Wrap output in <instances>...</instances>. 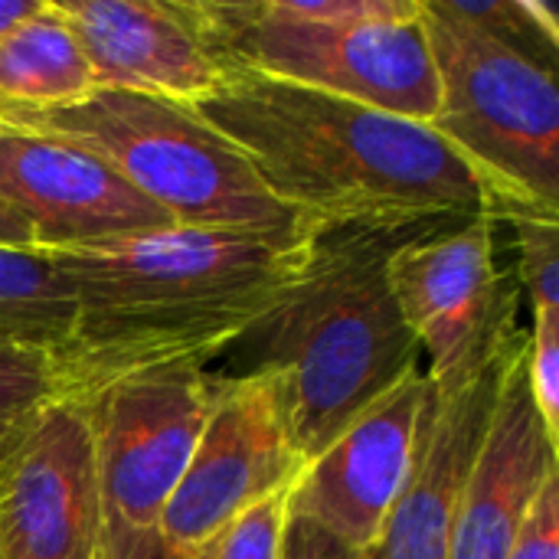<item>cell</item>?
<instances>
[{
  "mask_svg": "<svg viewBox=\"0 0 559 559\" xmlns=\"http://www.w3.org/2000/svg\"><path fill=\"white\" fill-rule=\"evenodd\" d=\"M164 559H206V554H197V557H183V554H164Z\"/></svg>",
  "mask_w": 559,
  "mask_h": 559,
  "instance_id": "cell-27",
  "label": "cell"
},
{
  "mask_svg": "<svg viewBox=\"0 0 559 559\" xmlns=\"http://www.w3.org/2000/svg\"><path fill=\"white\" fill-rule=\"evenodd\" d=\"M285 521L288 491L249 508L239 521H233L206 550V559H278Z\"/></svg>",
  "mask_w": 559,
  "mask_h": 559,
  "instance_id": "cell-22",
  "label": "cell"
},
{
  "mask_svg": "<svg viewBox=\"0 0 559 559\" xmlns=\"http://www.w3.org/2000/svg\"><path fill=\"white\" fill-rule=\"evenodd\" d=\"M69 20L95 88L193 105L219 85V69L177 3L52 0Z\"/></svg>",
  "mask_w": 559,
  "mask_h": 559,
  "instance_id": "cell-15",
  "label": "cell"
},
{
  "mask_svg": "<svg viewBox=\"0 0 559 559\" xmlns=\"http://www.w3.org/2000/svg\"><path fill=\"white\" fill-rule=\"evenodd\" d=\"M301 468L272 380L210 373L206 416L160 521L164 550L206 554L249 508L288 491Z\"/></svg>",
  "mask_w": 559,
  "mask_h": 559,
  "instance_id": "cell-9",
  "label": "cell"
},
{
  "mask_svg": "<svg viewBox=\"0 0 559 559\" xmlns=\"http://www.w3.org/2000/svg\"><path fill=\"white\" fill-rule=\"evenodd\" d=\"M308 233L167 226L43 252L72 298L69 334L52 350L59 400L82 403L128 373L223 357L292 285Z\"/></svg>",
  "mask_w": 559,
  "mask_h": 559,
  "instance_id": "cell-1",
  "label": "cell"
},
{
  "mask_svg": "<svg viewBox=\"0 0 559 559\" xmlns=\"http://www.w3.org/2000/svg\"><path fill=\"white\" fill-rule=\"evenodd\" d=\"M504 559H559V472L544 481Z\"/></svg>",
  "mask_w": 559,
  "mask_h": 559,
  "instance_id": "cell-23",
  "label": "cell"
},
{
  "mask_svg": "<svg viewBox=\"0 0 559 559\" xmlns=\"http://www.w3.org/2000/svg\"><path fill=\"white\" fill-rule=\"evenodd\" d=\"M442 216L318 223L292 285L229 344V377H265L308 465L360 413L419 370L390 288V259Z\"/></svg>",
  "mask_w": 559,
  "mask_h": 559,
  "instance_id": "cell-2",
  "label": "cell"
},
{
  "mask_svg": "<svg viewBox=\"0 0 559 559\" xmlns=\"http://www.w3.org/2000/svg\"><path fill=\"white\" fill-rule=\"evenodd\" d=\"M527 390L547 439L559 449V311L534 314L524 350Z\"/></svg>",
  "mask_w": 559,
  "mask_h": 559,
  "instance_id": "cell-21",
  "label": "cell"
},
{
  "mask_svg": "<svg viewBox=\"0 0 559 559\" xmlns=\"http://www.w3.org/2000/svg\"><path fill=\"white\" fill-rule=\"evenodd\" d=\"M69 324L72 298L49 255L0 246V337L52 354Z\"/></svg>",
  "mask_w": 559,
  "mask_h": 559,
  "instance_id": "cell-17",
  "label": "cell"
},
{
  "mask_svg": "<svg viewBox=\"0 0 559 559\" xmlns=\"http://www.w3.org/2000/svg\"><path fill=\"white\" fill-rule=\"evenodd\" d=\"M495 223H508L514 233V282L521 292H527L531 311H559V213L514 210Z\"/></svg>",
  "mask_w": 559,
  "mask_h": 559,
  "instance_id": "cell-20",
  "label": "cell"
},
{
  "mask_svg": "<svg viewBox=\"0 0 559 559\" xmlns=\"http://www.w3.org/2000/svg\"><path fill=\"white\" fill-rule=\"evenodd\" d=\"M0 246L3 249H33V233L3 203H0Z\"/></svg>",
  "mask_w": 559,
  "mask_h": 559,
  "instance_id": "cell-25",
  "label": "cell"
},
{
  "mask_svg": "<svg viewBox=\"0 0 559 559\" xmlns=\"http://www.w3.org/2000/svg\"><path fill=\"white\" fill-rule=\"evenodd\" d=\"M219 75L272 82L360 102L429 124L439 79L423 13L406 23H308L272 0H177Z\"/></svg>",
  "mask_w": 559,
  "mask_h": 559,
  "instance_id": "cell-5",
  "label": "cell"
},
{
  "mask_svg": "<svg viewBox=\"0 0 559 559\" xmlns=\"http://www.w3.org/2000/svg\"><path fill=\"white\" fill-rule=\"evenodd\" d=\"M0 203L26 223L36 252L174 226L157 203L92 151L16 128H0Z\"/></svg>",
  "mask_w": 559,
  "mask_h": 559,
  "instance_id": "cell-12",
  "label": "cell"
},
{
  "mask_svg": "<svg viewBox=\"0 0 559 559\" xmlns=\"http://www.w3.org/2000/svg\"><path fill=\"white\" fill-rule=\"evenodd\" d=\"M46 0H0V36L13 33L20 23H26Z\"/></svg>",
  "mask_w": 559,
  "mask_h": 559,
  "instance_id": "cell-26",
  "label": "cell"
},
{
  "mask_svg": "<svg viewBox=\"0 0 559 559\" xmlns=\"http://www.w3.org/2000/svg\"><path fill=\"white\" fill-rule=\"evenodd\" d=\"M436 393L432 377L419 367L380 396L301 468L288 488V514L308 518L350 550L367 554L413 472Z\"/></svg>",
  "mask_w": 559,
  "mask_h": 559,
  "instance_id": "cell-10",
  "label": "cell"
},
{
  "mask_svg": "<svg viewBox=\"0 0 559 559\" xmlns=\"http://www.w3.org/2000/svg\"><path fill=\"white\" fill-rule=\"evenodd\" d=\"M491 216H442L390 259V288L432 383L445 386L504 354L518 337L521 288L495 259Z\"/></svg>",
  "mask_w": 559,
  "mask_h": 559,
  "instance_id": "cell-8",
  "label": "cell"
},
{
  "mask_svg": "<svg viewBox=\"0 0 559 559\" xmlns=\"http://www.w3.org/2000/svg\"><path fill=\"white\" fill-rule=\"evenodd\" d=\"M521 341L524 331L504 354L468 377L445 386L436 383V409L419 442L413 472L377 544L360 554V559H449L459 501L488 432L504 370Z\"/></svg>",
  "mask_w": 559,
  "mask_h": 559,
  "instance_id": "cell-13",
  "label": "cell"
},
{
  "mask_svg": "<svg viewBox=\"0 0 559 559\" xmlns=\"http://www.w3.org/2000/svg\"><path fill=\"white\" fill-rule=\"evenodd\" d=\"M436 13L508 46L537 69L559 75L557 13L540 0H426Z\"/></svg>",
  "mask_w": 559,
  "mask_h": 559,
  "instance_id": "cell-18",
  "label": "cell"
},
{
  "mask_svg": "<svg viewBox=\"0 0 559 559\" xmlns=\"http://www.w3.org/2000/svg\"><path fill=\"white\" fill-rule=\"evenodd\" d=\"M210 403V370L167 364L118 377L75 403L92 432L95 559H164L160 521Z\"/></svg>",
  "mask_w": 559,
  "mask_h": 559,
  "instance_id": "cell-7",
  "label": "cell"
},
{
  "mask_svg": "<svg viewBox=\"0 0 559 559\" xmlns=\"http://www.w3.org/2000/svg\"><path fill=\"white\" fill-rule=\"evenodd\" d=\"M0 128L46 134L92 151L157 203L174 226L262 236H298L311 229V223L265 190L246 154L183 102L95 88L66 108H0Z\"/></svg>",
  "mask_w": 559,
  "mask_h": 559,
  "instance_id": "cell-4",
  "label": "cell"
},
{
  "mask_svg": "<svg viewBox=\"0 0 559 559\" xmlns=\"http://www.w3.org/2000/svg\"><path fill=\"white\" fill-rule=\"evenodd\" d=\"M95 92L88 59L52 0L0 36V108L46 111Z\"/></svg>",
  "mask_w": 559,
  "mask_h": 559,
  "instance_id": "cell-16",
  "label": "cell"
},
{
  "mask_svg": "<svg viewBox=\"0 0 559 559\" xmlns=\"http://www.w3.org/2000/svg\"><path fill=\"white\" fill-rule=\"evenodd\" d=\"M95 537L92 432L56 400L0 452V559H95Z\"/></svg>",
  "mask_w": 559,
  "mask_h": 559,
  "instance_id": "cell-11",
  "label": "cell"
},
{
  "mask_svg": "<svg viewBox=\"0 0 559 559\" xmlns=\"http://www.w3.org/2000/svg\"><path fill=\"white\" fill-rule=\"evenodd\" d=\"M278 559H360V554L350 550L344 540H337L321 524L298 518V514H288Z\"/></svg>",
  "mask_w": 559,
  "mask_h": 559,
  "instance_id": "cell-24",
  "label": "cell"
},
{
  "mask_svg": "<svg viewBox=\"0 0 559 559\" xmlns=\"http://www.w3.org/2000/svg\"><path fill=\"white\" fill-rule=\"evenodd\" d=\"M193 111L311 226L491 216L478 177L429 124L262 75H223Z\"/></svg>",
  "mask_w": 559,
  "mask_h": 559,
  "instance_id": "cell-3",
  "label": "cell"
},
{
  "mask_svg": "<svg viewBox=\"0 0 559 559\" xmlns=\"http://www.w3.org/2000/svg\"><path fill=\"white\" fill-rule=\"evenodd\" d=\"M419 3L439 79L429 128L478 177L491 219L559 213L557 75Z\"/></svg>",
  "mask_w": 559,
  "mask_h": 559,
  "instance_id": "cell-6",
  "label": "cell"
},
{
  "mask_svg": "<svg viewBox=\"0 0 559 559\" xmlns=\"http://www.w3.org/2000/svg\"><path fill=\"white\" fill-rule=\"evenodd\" d=\"M59 400L52 354L0 337V452L49 403Z\"/></svg>",
  "mask_w": 559,
  "mask_h": 559,
  "instance_id": "cell-19",
  "label": "cell"
},
{
  "mask_svg": "<svg viewBox=\"0 0 559 559\" xmlns=\"http://www.w3.org/2000/svg\"><path fill=\"white\" fill-rule=\"evenodd\" d=\"M527 334L511 354L498 403L468 472L449 559H504L544 481L559 472V449L534 409L524 370Z\"/></svg>",
  "mask_w": 559,
  "mask_h": 559,
  "instance_id": "cell-14",
  "label": "cell"
}]
</instances>
